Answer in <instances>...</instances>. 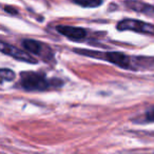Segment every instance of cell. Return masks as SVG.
<instances>
[{
  "label": "cell",
  "instance_id": "6da1fadb",
  "mask_svg": "<svg viewBox=\"0 0 154 154\" xmlns=\"http://www.w3.org/2000/svg\"><path fill=\"white\" fill-rule=\"evenodd\" d=\"M74 52L80 54V55L89 56L92 58H97V59L107 60L115 66H119L122 69L126 70H136L135 69V60L134 57H130L127 54L122 53V52H96L90 51V50H79L76 49Z\"/></svg>",
  "mask_w": 154,
  "mask_h": 154
},
{
  "label": "cell",
  "instance_id": "7a4b0ae2",
  "mask_svg": "<svg viewBox=\"0 0 154 154\" xmlns=\"http://www.w3.org/2000/svg\"><path fill=\"white\" fill-rule=\"evenodd\" d=\"M20 85L26 91H45L52 87L62 86L63 82L58 79L49 80L43 74L35 72H22L20 74Z\"/></svg>",
  "mask_w": 154,
  "mask_h": 154
},
{
  "label": "cell",
  "instance_id": "3957f363",
  "mask_svg": "<svg viewBox=\"0 0 154 154\" xmlns=\"http://www.w3.org/2000/svg\"><path fill=\"white\" fill-rule=\"evenodd\" d=\"M118 31H133L141 34L154 35V26L137 19H122L116 26Z\"/></svg>",
  "mask_w": 154,
  "mask_h": 154
},
{
  "label": "cell",
  "instance_id": "277c9868",
  "mask_svg": "<svg viewBox=\"0 0 154 154\" xmlns=\"http://www.w3.org/2000/svg\"><path fill=\"white\" fill-rule=\"evenodd\" d=\"M1 52L5 55H9L11 57L15 58L17 60L23 62H28V63H37V60L35 59L33 56H31L30 54H28V52L22 51V50L18 49L16 47L9 45V43L5 42H1Z\"/></svg>",
  "mask_w": 154,
  "mask_h": 154
},
{
  "label": "cell",
  "instance_id": "5b68a950",
  "mask_svg": "<svg viewBox=\"0 0 154 154\" xmlns=\"http://www.w3.org/2000/svg\"><path fill=\"white\" fill-rule=\"evenodd\" d=\"M58 33L66 36L70 40L79 41L87 37L88 33L85 29L78 28V26H58L56 28Z\"/></svg>",
  "mask_w": 154,
  "mask_h": 154
},
{
  "label": "cell",
  "instance_id": "8992f818",
  "mask_svg": "<svg viewBox=\"0 0 154 154\" xmlns=\"http://www.w3.org/2000/svg\"><path fill=\"white\" fill-rule=\"evenodd\" d=\"M22 47L24 48V50L26 52H29L31 54H34V55L43 56L45 58V53L52 55L51 50L45 45L41 43L40 41L33 40V39H26V40H22Z\"/></svg>",
  "mask_w": 154,
  "mask_h": 154
},
{
  "label": "cell",
  "instance_id": "52a82bcc",
  "mask_svg": "<svg viewBox=\"0 0 154 154\" xmlns=\"http://www.w3.org/2000/svg\"><path fill=\"white\" fill-rule=\"evenodd\" d=\"M125 5L128 9L135 11L137 13L146 14V15H154V7L151 5H148L139 0H127L125 1Z\"/></svg>",
  "mask_w": 154,
  "mask_h": 154
},
{
  "label": "cell",
  "instance_id": "ba28073f",
  "mask_svg": "<svg viewBox=\"0 0 154 154\" xmlns=\"http://www.w3.org/2000/svg\"><path fill=\"white\" fill-rule=\"evenodd\" d=\"M73 2L82 8H98L103 3V0H73Z\"/></svg>",
  "mask_w": 154,
  "mask_h": 154
},
{
  "label": "cell",
  "instance_id": "9c48e42d",
  "mask_svg": "<svg viewBox=\"0 0 154 154\" xmlns=\"http://www.w3.org/2000/svg\"><path fill=\"white\" fill-rule=\"evenodd\" d=\"M0 75H1V79H2V82H11L15 78V73L11 70V69H1L0 70Z\"/></svg>",
  "mask_w": 154,
  "mask_h": 154
},
{
  "label": "cell",
  "instance_id": "30bf717a",
  "mask_svg": "<svg viewBox=\"0 0 154 154\" xmlns=\"http://www.w3.org/2000/svg\"><path fill=\"white\" fill-rule=\"evenodd\" d=\"M146 120L150 122H154V108L146 113Z\"/></svg>",
  "mask_w": 154,
  "mask_h": 154
},
{
  "label": "cell",
  "instance_id": "8fae6325",
  "mask_svg": "<svg viewBox=\"0 0 154 154\" xmlns=\"http://www.w3.org/2000/svg\"><path fill=\"white\" fill-rule=\"evenodd\" d=\"M5 11L7 12V13H9V14H11V15H17L18 14V11L16 9H14L13 7H9V5H5Z\"/></svg>",
  "mask_w": 154,
  "mask_h": 154
}]
</instances>
